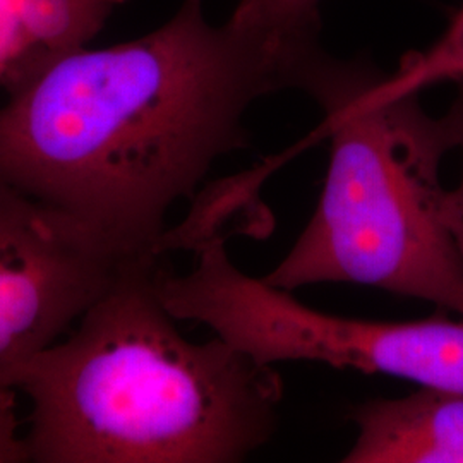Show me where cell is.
Returning a JSON list of instances; mask_svg holds the SVG:
<instances>
[{
  "label": "cell",
  "instance_id": "6",
  "mask_svg": "<svg viewBox=\"0 0 463 463\" xmlns=\"http://www.w3.org/2000/svg\"><path fill=\"white\" fill-rule=\"evenodd\" d=\"M357 438L345 463H463V395L420 388L371 400L350 415Z\"/></svg>",
  "mask_w": 463,
  "mask_h": 463
},
{
  "label": "cell",
  "instance_id": "9",
  "mask_svg": "<svg viewBox=\"0 0 463 463\" xmlns=\"http://www.w3.org/2000/svg\"><path fill=\"white\" fill-rule=\"evenodd\" d=\"M463 78V5L447 30L428 49L402 57L397 71L388 72V83L405 91H422L439 83Z\"/></svg>",
  "mask_w": 463,
  "mask_h": 463
},
{
  "label": "cell",
  "instance_id": "1",
  "mask_svg": "<svg viewBox=\"0 0 463 463\" xmlns=\"http://www.w3.org/2000/svg\"><path fill=\"white\" fill-rule=\"evenodd\" d=\"M315 50L277 45L203 0H183L155 32L84 47L5 90L0 179L76 218L124 260L164 261L168 215L218 160L248 148L246 116L296 90Z\"/></svg>",
  "mask_w": 463,
  "mask_h": 463
},
{
  "label": "cell",
  "instance_id": "5",
  "mask_svg": "<svg viewBox=\"0 0 463 463\" xmlns=\"http://www.w3.org/2000/svg\"><path fill=\"white\" fill-rule=\"evenodd\" d=\"M97 232L0 179V378L53 345L129 268Z\"/></svg>",
  "mask_w": 463,
  "mask_h": 463
},
{
  "label": "cell",
  "instance_id": "2",
  "mask_svg": "<svg viewBox=\"0 0 463 463\" xmlns=\"http://www.w3.org/2000/svg\"><path fill=\"white\" fill-rule=\"evenodd\" d=\"M164 265L129 268L66 340L2 374L32 403V462L239 463L273 438L280 374L187 340L156 290Z\"/></svg>",
  "mask_w": 463,
  "mask_h": 463
},
{
  "label": "cell",
  "instance_id": "3",
  "mask_svg": "<svg viewBox=\"0 0 463 463\" xmlns=\"http://www.w3.org/2000/svg\"><path fill=\"white\" fill-rule=\"evenodd\" d=\"M296 90L325 114L316 136L330 141V164L315 215L263 280L290 292L359 283L463 317L462 258L443 216L441 168L457 149L447 117L371 62L321 49Z\"/></svg>",
  "mask_w": 463,
  "mask_h": 463
},
{
  "label": "cell",
  "instance_id": "4",
  "mask_svg": "<svg viewBox=\"0 0 463 463\" xmlns=\"http://www.w3.org/2000/svg\"><path fill=\"white\" fill-rule=\"evenodd\" d=\"M227 241L201 242L187 273L160 268L158 296L179 321L208 326L265 364L323 363L463 395V317L390 323L321 313L290 290L246 275L233 265Z\"/></svg>",
  "mask_w": 463,
  "mask_h": 463
},
{
  "label": "cell",
  "instance_id": "8",
  "mask_svg": "<svg viewBox=\"0 0 463 463\" xmlns=\"http://www.w3.org/2000/svg\"><path fill=\"white\" fill-rule=\"evenodd\" d=\"M319 4L321 0H239L231 19L281 47L316 49Z\"/></svg>",
  "mask_w": 463,
  "mask_h": 463
},
{
  "label": "cell",
  "instance_id": "10",
  "mask_svg": "<svg viewBox=\"0 0 463 463\" xmlns=\"http://www.w3.org/2000/svg\"><path fill=\"white\" fill-rule=\"evenodd\" d=\"M455 83H457V97L453 99L445 117L453 134L455 148L460 149L463 155V78ZM443 216L463 263V170L458 185L455 189H447L445 201H443Z\"/></svg>",
  "mask_w": 463,
  "mask_h": 463
},
{
  "label": "cell",
  "instance_id": "7",
  "mask_svg": "<svg viewBox=\"0 0 463 463\" xmlns=\"http://www.w3.org/2000/svg\"><path fill=\"white\" fill-rule=\"evenodd\" d=\"M126 0H13L24 55L2 81L4 90L71 52L84 49Z\"/></svg>",
  "mask_w": 463,
  "mask_h": 463
},
{
  "label": "cell",
  "instance_id": "11",
  "mask_svg": "<svg viewBox=\"0 0 463 463\" xmlns=\"http://www.w3.org/2000/svg\"><path fill=\"white\" fill-rule=\"evenodd\" d=\"M17 393L0 383V463H30V449L24 434L19 432Z\"/></svg>",
  "mask_w": 463,
  "mask_h": 463
}]
</instances>
